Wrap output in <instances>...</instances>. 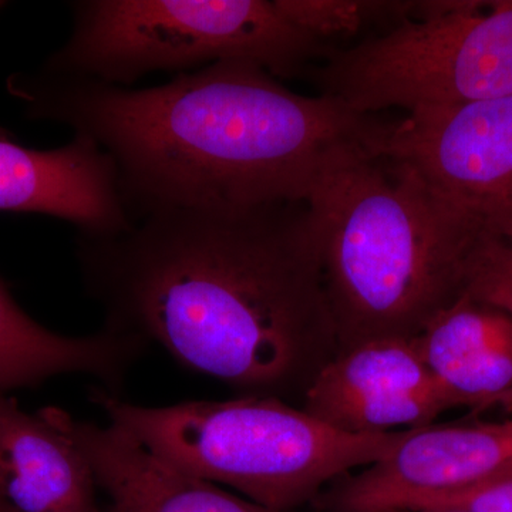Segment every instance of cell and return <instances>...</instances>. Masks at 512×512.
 <instances>
[{
    "label": "cell",
    "mask_w": 512,
    "mask_h": 512,
    "mask_svg": "<svg viewBox=\"0 0 512 512\" xmlns=\"http://www.w3.org/2000/svg\"><path fill=\"white\" fill-rule=\"evenodd\" d=\"M76 256L106 328L247 396L302 403L339 352L306 202L157 211Z\"/></svg>",
    "instance_id": "cell-1"
},
{
    "label": "cell",
    "mask_w": 512,
    "mask_h": 512,
    "mask_svg": "<svg viewBox=\"0 0 512 512\" xmlns=\"http://www.w3.org/2000/svg\"><path fill=\"white\" fill-rule=\"evenodd\" d=\"M6 89L32 120L109 154L131 220L173 208L306 202L322 175L376 151L386 124L333 97L303 96L258 64L220 62L136 89L36 69Z\"/></svg>",
    "instance_id": "cell-2"
},
{
    "label": "cell",
    "mask_w": 512,
    "mask_h": 512,
    "mask_svg": "<svg viewBox=\"0 0 512 512\" xmlns=\"http://www.w3.org/2000/svg\"><path fill=\"white\" fill-rule=\"evenodd\" d=\"M306 205L339 350L416 338L466 295L481 229L404 165L356 151L322 175Z\"/></svg>",
    "instance_id": "cell-3"
},
{
    "label": "cell",
    "mask_w": 512,
    "mask_h": 512,
    "mask_svg": "<svg viewBox=\"0 0 512 512\" xmlns=\"http://www.w3.org/2000/svg\"><path fill=\"white\" fill-rule=\"evenodd\" d=\"M94 402L109 423L174 466L278 512L382 460L412 430L348 433L268 396L150 407L97 393Z\"/></svg>",
    "instance_id": "cell-4"
},
{
    "label": "cell",
    "mask_w": 512,
    "mask_h": 512,
    "mask_svg": "<svg viewBox=\"0 0 512 512\" xmlns=\"http://www.w3.org/2000/svg\"><path fill=\"white\" fill-rule=\"evenodd\" d=\"M69 8V37L37 69L113 86L220 62L293 77L332 49L286 18L275 0H76Z\"/></svg>",
    "instance_id": "cell-5"
},
{
    "label": "cell",
    "mask_w": 512,
    "mask_h": 512,
    "mask_svg": "<svg viewBox=\"0 0 512 512\" xmlns=\"http://www.w3.org/2000/svg\"><path fill=\"white\" fill-rule=\"evenodd\" d=\"M323 96L360 114L512 96V0L417 2L412 19L316 69Z\"/></svg>",
    "instance_id": "cell-6"
},
{
    "label": "cell",
    "mask_w": 512,
    "mask_h": 512,
    "mask_svg": "<svg viewBox=\"0 0 512 512\" xmlns=\"http://www.w3.org/2000/svg\"><path fill=\"white\" fill-rule=\"evenodd\" d=\"M379 156L481 231L512 221V96L409 111L387 123Z\"/></svg>",
    "instance_id": "cell-7"
},
{
    "label": "cell",
    "mask_w": 512,
    "mask_h": 512,
    "mask_svg": "<svg viewBox=\"0 0 512 512\" xmlns=\"http://www.w3.org/2000/svg\"><path fill=\"white\" fill-rule=\"evenodd\" d=\"M512 468V420L417 427L382 460L339 478L330 512L417 510Z\"/></svg>",
    "instance_id": "cell-8"
},
{
    "label": "cell",
    "mask_w": 512,
    "mask_h": 512,
    "mask_svg": "<svg viewBox=\"0 0 512 512\" xmlns=\"http://www.w3.org/2000/svg\"><path fill=\"white\" fill-rule=\"evenodd\" d=\"M301 407L355 434L426 427L456 409L427 369L417 338L365 340L339 350L313 380Z\"/></svg>",
    "instance_id": "cell-9"
},
{
    "label": "cell",
    "mask_w": 512,
    "mask_h": 512,
    "mask_svg": "<svg viewBox=\"0 0 512 512\" xmlns=\"http://www.w3.org/2000/svg\"><path fill=\"white\" fill-rule=\"evenodd\" d=\"M0 212L40 214L74 225L77 235L104 237L130 228L116 167L86 136L36 150L0 128Z\"/></svg>",
    "instance_id": "cell-10"
},
{
    "label": "cell",
    "mask_w": 512,
    "mask_h": 512,
    "mask_svg": "<svg viewBox=\"0 0 512 512\" xmlns=\"http://www.w3.org/2000/svg\"><path fill=\"white\" fill-rule=\"evenodd\" d=\"M47 410L109 495V512H278L192 476L114 424L99 426L57 407Z\"/></svg>",
    "instance_id": "cell-11"
},
{
    "label": "cell",
    "mask_w": 512,
    "mask_h": 512,
    "mask_svg": "<svg viewBox=\"0 0 512 512\" xmlns=\"http://www.w3.org/2000/svg\"><path fill=\"white\" fill-rule=\"evenodd\" d=\"M86 458L49 410L0 393V493L19 512H100Z\"/></svg>",
    "instance_id": "cell-12"
},
{
    "label": "cell",
    "mask_w": 512,
    "mask_h": 512,
    "mask_svg": "<svg viewBox=\"0 0 512 512\" xmlns=\"http://www.w3.org/2000/svg\"><path fill=\"white\" fill-rule=\"evenodd\" d=\"M431 376L453 406L512 404V316L463 295L416 336Z\"/></svg>",
    "instance_id": "cell-13"
},
{
    "label": "cell",
    "mask_w": 512,
    "mask_h": 512,
    "mask_svg": "<svg viewBox=\"0 0 512 512\" xmlns=\"http://www.w3.org/2000/svg\"><path fill=\"white\" fill-rule=\"evenodd\" d=\"M144 343L104 326L90 336H64L30 318L0 279V393L53 376L86 373L120 383Z\"/></svg>",
    "instance_id": "cell-14"
},
{
    "label": "cell",
    "mask_w": 512,
    "mask_h": 512,
    "mask_svg": "<svg viewBox=\"0 0 512 512\" xmlns=\"http://www.w3.org/2000/svg\"><path fill=\"white\" fill-rule=\"evenodd\" d=\"M286 18L325 43L359 32L370 20L393 18L397 25L412 16L414 2H352V0H275Z\"/></svg>",
    "instance_id": "cell-15"
},
{
    "label": "cell",
    "mask_w": 512,
    "mask_h": 512,
    "mask_svg": "<svg viewBox=\"0 0 512 512\" xmlns=\"http://www.w3.org/2000/svg\"><path fill=\"white\" fill-rule=\"evenodd\" d=\"M466 295L512 316V221L478 235L468 261Z\"/></svg>",
    "instance_id": "cell-16"
},
{
    "label": "cell",
    "mask_w": 512,
    "mask_h": 512,
    "mask_svg": "<svg viewBox=\"0 0 512 512\" xmlns=\"http://www.w3.org/2000/svg\"><path fill=\"white\" fill-rule=\"evenodd\" d=\"M421 508H444L463 512H512V468L456 493L436 498Z\"/></svg>",
    "instance_id": "cell-17"
},
{
    "label": "cell",
    "mask_w": 512,
    "mask_h": 512,
    "mask_svg": "<svg viewBox=\"0 0 512 512\" xmlns=\"http://www.w3.org/2000/svg\"><path fill=\"white\" fill-rule=\"evenodd\" d=\"M0 512H19L12 504L9 503L8 500H6L5 495L2 493H0Z\"/></svg>",
    "instance_id": "cell-18"
},
{
    "label": "cell",
    "mask_w": 512,
    "mask_h": 512,
    "mask_svg": "<svg viewBox=\"0 0 512 512\" xmlns=\"http://www.w3.org/2000/svg\"><path fill=\"white\" fill-rule=\"evenodd\" d=\"M403 512H463L457 510H444V508H421V510L403 511Z\"/></svg>",
    "instance_id": "cell-19"
}]
</instances>
